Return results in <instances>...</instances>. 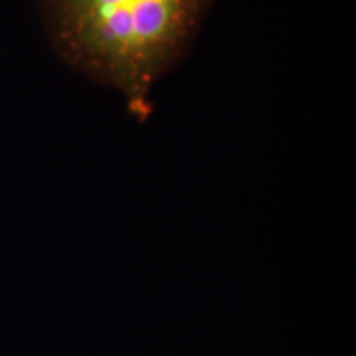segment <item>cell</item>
<instances>
[{
    "label": "cell",
    "instance_id": "obj_1",
    "mask_svg": "<svg viewBox=\"0 0 356 356\" xmlns=\"http://www.w3.org/2000/svg\"><path fill=\"white\" fill-rule=\"evenodd\" d=\"M61 50L137 111L215 0H48Z\"/></svg>",
    "mask_w": 356,
    "mask_h": 356
}]
</instances>
